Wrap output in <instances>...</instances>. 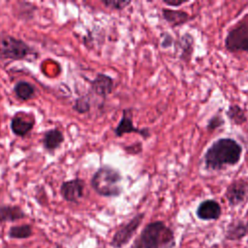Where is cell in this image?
<instances>
[{"label": "cell", "mask_w": 248, "mask_h": 248, "mask_svg": "<svg viewBox=\"0 0 248 248\" xmlns=\"http://www.w3.org/2000/svg\"><path fill=\"white\" fill-rule=\"evenodd\" d=\"M144 218V213H138L129 222L121 226L113 234L110 246L113 248H121L126 245L133 237Z\"/></svg>", "instance_id": "cell-6"}, {"label": "cell", "mask_w": 248, "mask_h": 248, "mask_svg": "<svg viewBox=\"0 0 248 248\" xmlns=\"http://www.w3.org/2000/svg\"><path fill=\"white\" fill-rule=\"evenodd\" d=\"M90 83L91 89L94 92V94L102 98H106L112 92L113 89L112 78L103 73L97 74L96 78L93 80H90Z\"/></svg>", "instance_id": "cell-11"}, {"label": "cell", "mask_w": 248, "mask_h": 248, "mask_svg": "<svg viewBox=\"0 0 248 248\" xmlns=\"http://www.w3.org/2000/svg\"><path fill=\"white\" fill-rule=\"evenodd\" d=\"M177 46L180 49V58L183 61H189L194 50L193 37L190 34L185 33L179 38L177 42Z\"/></svg>", "instance_id": "cell-17"}, {"label": "cell", "mask_w": 248, "mask_h": 248, "mask_svg": "<svg viewBox=\"0 0 248 248\" xmlns=\"http://www.w3.org/2000/svg\"><path fill=\"white\" fill-rule=\"evenodd\" d=\"M226 115L234 125H241L247 121L245 111L237 105H231L226 111Z\"/></svg>", "instance_id": "cell-18"}, {"label": "cell", "mask_w": 248, "mask_h": 248, "mask_svg": "<svg viewBox=\"0 0 248 248\" xmlns=\"http://www.w3.org/2000/svg\"><path fill=\"white\" fill-rule=\"evenodd\" d=\"M121 180L122 175L118 170L105 165L99 168L92 175L90 185L102 197H118L122 193V187L119 186Z\"/></svg>", "instance_id": "cell-3"}, {"label": "cell", "mask_w": 248, "mask_h": 248, "mask_svg": "<svg viewBox=\"0 0 248 248\" xmlns=\"http://www.w3.org/2000/svg\"><path fill=\"white\" fill-rule=\"evenodd\" d=\"M26 213L18 205L0 204V224L24 219Z\"/></svg>", "instance_id": "cell-15"}, {"label": "cell", "mask_w": 248, "mask_h": 248, "mask_svg": "<svg viewBox=\"0 0 248 248\" xmlns=\"http://www.w3.org/2000/svg\"><path fill=\"white\" fill-rule=\"evenodd\" d=\"M248 233L247 227L244 223L238 222L236 224H232L227 231V238L229 239H238L243 237Z\"/></svg>", "instance_id": "cell-20"}, {"label": "cell", "mask_w": 248, "mask_h": 248, "mask_svg": "<svg viewBox=\"0 0 248 248\" xmlns=\"http://www.w3.org/2000/svg\"><path fill=\"white\" fill-rule=\"evenodd\" d=\"M223 124H224V118L220 114H215L209 119L206 129L209 132H212V131L220 128L221 126H223Z\"/></svg>", "instance_id": "cell-23"}, {"label": "cell", "mask_w": 248, "mask_h": 248, "mask_svg": "<svg viewBox=\"0 0 248 248\" xmlns=\"http://www.w3.org/2000/svg\"><path fill=\"white\" fill-rule=\"evenodd\" d=\"M16 96L22 101H29L35 97V87L26 80H19L14 86Z\"/></svg>", "instance_id": "cell-16"}, {"label": "cell", "mask_w": 248, "mask_h": 248, "mask_svg": "<svg viewBox=\"0 0 248 248\" xmlns=\"http://www.w3.org/2000/svg\"><path fill=\"white\" fill-rule=\"evenodd\" d=\"M33 230L31 225L23 224L19 226H13L9 229L8 236L14 239H24L32 235Z\"/></svg>", "instance_id": "cell-19"}, {"label": "cell", "mask_w": 248, "mask_h": 248, "mask_svg": "<svg viewBox=\"0 0 248 248\" xmlns=\"http://www.w3.org/2000/svg\"><path fill=\"white\" fill-rule=\"evenodd\" d=\"M162 16H163V18L171 27L181 26L192 19V16L188 13H186L184 11H180V10L163 9Z\"/></svg>", "instance_id": "cell-14"}, {"label": "cell", "mask_w": 248, "mask_h": 248, "mask_svg": "<svg viewBox=\"0 0 248 248\" xmlns=\"http://www.w3.org/2000/svg\"><path fill=\"white\" fill-rule=\"evenodd\" d=\"M136 133L140 135L143 139H147L150 137V131L147 128L139 129L134 126L133 123V115L131 108H125L122 111V117L118 123V125L114 129V134L116 137H122L125 134Z\"/></svg>", "instance_id": "cell-9"}, {"label": "cell", "mask_w": 248, "mask_h": 248, "mask_svg": "<svg viewBox=\"0 0 248 248\" xmlns=\"http://www.w3.org/2000/svg\"><path fill=\"white\" fill-rule=\"evenodd\" d=\"M241 154L242 147L235 140L221 138L208 147L203 156V163L207 170H220L226 167L236 165Z\"/></svg>", "instance_id": "cell-1"}, {"label": "cell", "mask_w": 248, "mask_h": 248, "mask_svg": "<svg viewBox=\"0 0 248 248\" xmlns=\"http://www.w3.org/2000/svg\"><path fill=\"white\" fill-rule=\"evenodd\" d=\"M173 43V40H172V37L168 34V33H165L163 35V39H162V43H161V46L162 47L166 48V47H170L171 46V44Z\"/></svg>", "instance_id": "cell-25"}, {"label": "cell", "mask_w": 248, "mask_h": 248, "mask_svg": "<svg viewBox=\"0 0 248 248\" xmlns=\"http://www.w3.org/2000/svg\"><path fill=\"white\" fill-rule=\"evenodd\" d=\"M125 151L129 154H138L141 151V143L140 142H137V143H134L133 145H129V146H126L124 147Z\"/></svg>", "instance_id": "cell-24"}, {"label": "cell", "mask_w": 248, "mask_h": 248, "mask_svg": "<svg viewBox=\"0 0 248 248\" xmlns=\"http://www.w3.org/2000/svg\"><path fill=\"white\" fill-rule=\"evenodd\" d=\"M220 215L221 206L214 200H205L197 208V216L202 220H216Z\"/></svg>", "instance_id": "cell-12"}, {"label": "cell", "mask_w": 248, "mask_h": 248, "mask_svg": "<svg viewBox=\"0 0 248 248\" xmlns=\"http://www.w3.org/2000/svg\"><path fill=\"white\" fill-rule=\"evenodd\" d=\"M247 217H248V211H247ZM245 225H246V227H247V230H248V220H247V223H246Z\"/></svg>", "instance_id": "cell-27"}, {"label": "cell", "mask_w": 248, "mask_h": 248, "mask_svg": "<svg viewBox=\"0 0 248 248\" xmlns=\"http://www.w3.org/2000/svg\"><path fill=\"white\" fill-rule=\"evenodd\" d=\"M225 47L231 52H248V16L230 29L225 38Z\"/></svg>", "instance_id": "cell-5"}, {"label": "cell", "mask_w": 248, "mask_h": 248, "mask_svg": "<svg viewBox=\"0 0 248 248\" xmlns=\"http://www.w3.org/2000/svg\"><path fill=\"white\" fill-rule=\"evenodd\" d=\"M36 119L32 113L17 111L11 119V130L18 137H24L34 128Z\"/></svg>", "instance_id": "cell-7"}, {"label": "cell", "mask_w": 248, "mask_h": 248, "mask_svg": "<svg viewBox=\"0 0 248 248\" xmlns=\"http://www.w3.org/2000/svg\"><path fill=\"white\" fill-rule=\"evenodd\" d=\"M35 55V50L21 39L0 32V60H23Z\"/></svg>", "instance_id": "cell-4"}, {"label": "cell", "mask_w": 248, "mask_h": 248, "mask_svg": "<svg viewBox=\"0 0 248 248\" xmlns=\"http://www.w3.org/2000/svg\"><path fill=\"white\" fill-rule=\"evenodd\" d=\"M248 196V181L246 179L233 180L227 188L225 197L231 206H236L243 202Z\"/></svg>", "instance_id": "cell-10"}, {"label": "cell", "mask_w": 248, "mask_h": 248, "mask_svg": "<svg viewBox=\"0 0 248 248\" xmlns=\"http://www.w3.org/2000/svg\"><path fill=\"white\" fill-rule=\"evenodd\" d=\"M173 244L172 231L162 221H155L145 226L132 248H171Z\"/></svg>", "instance_id": "cell-2"}, {"label": "cell", "mask_w": 248, "mask_h": 248, "mask_svg": "<svg viewBox=\"0 0 248 248\" xmlns=\"http://www.w3.org/2000/svg\"><path fill=\"white\" fill-rule=\"evenodd\" d=\"M85 188L84 180L74 178L64 181L60 186V195L66 202L78 203L83 197Z\"/></svg>", "instance_id": "cell-8"}, {"label": "cell", "mask_w": 248, "mask_h": 248, "mask_svg": "<svg viewBox=\"0 0 248 248\" xmlns=\"http://www.w3.org/2000/svg\"><path fill=\"white\" fill-rule=\"evenodd\" d=\"M102 3L109 9L112 10H116V11H121L124 10L126 7H128L131 4L130 0H103Z\"/></svg>", "instance_id": "cell-22"}, {"label": "cell", "mask_w": 248, "mask_h": 248, "mask_svg": "<svg viewBox=\"0 0 248 248\" xmlns=\"http://www.w3.org/2000/svg\"><path fill=\"white\" fill-rule=\"evenodd\" d=\"M64 135L58 128L46 130L43 137L44 148L47 151H54L64 142Z\"/></svg>", "instance_id": "cell-13"}, {"label": "cell", "mask_w": 248, "mask_h": 248, "mask_svg": "<svg viewBox=\"0 0 248 248\" xmlns=\"http://www.w3.org/2000/svg\"><path fill=\"white\" fill-rule=\"evenodd\" d=\"M163 3L169 7H178L181 6L185 3H187V0H177V1H172V0H163Z\"/></svg>", "instance_id": "cell-26"}, {"label": "cell", "mask_w": 248, "mask_h": 248, "mask_svg": "<svg viewBox=\"0 0 248 248\" xmlns=\"http://www.w3.org/2000/svg\"><path fill=\"white\" fill-rule=\"evenodd\" d=\"M73 109L80 114L88 112L90 109V102L87 96H81L79 98H77L73 105Z\"/></svg>", "instance_id": "cell-21"}]
</instances>
